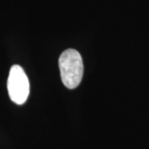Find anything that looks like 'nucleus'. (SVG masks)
Here are the masks:
<instances>
[{
	"instance_id": "obj_1",
	"label": "nucleus",
	"mask_w": 149,
	"mask_h": 149,
	"mask_svg": "<svg viewBox=\"0 0 149 149\" xmlns=\"http://www.w3.org/2000/svg\"><path fill=\"white\" fill-rule=\"evenodd\" d=\"M61 77L64 85L68 89H74L80 85L84 65L80 54L74 49H67L59 58Z\"/></svg>"
},
{
	"instance_id": "obj_2",
	"label": "nucleus",
	"mask_w": 149,
	"mask_h": 149,
	"mask_svg": "<svg viewBox=\"0 0 149 149\" xmlns=\"http://www.w3.org/2000/svg\"><path fill=\"white\" fill-rule=\"evenodd\" d=\"M8 91L11 100L17 104H23L29 95L30 85L24 70L18 65L11 67L8 79Z\"/></svg>"
}]
</instances>
